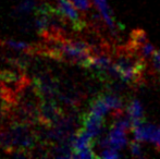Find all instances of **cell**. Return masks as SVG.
<instances>
[{"label": "cell", "mask_w": 160, "mask_h": 159, "mask_svg": "<svg viewBox=\"0 0 160 159\" xmlns=\"http://www.w3.org/2000/svg\"><path fill=\"white\" fill-rule=\"evenodd\" d=\"M71 1H72V0H71Z\"/></svg>", "instance_id": "obj_21"}, {"label": "cell", "mask_w": 160, "mask_h": 159, "mask_svg": "<svg viewBox=\"0 0 160 159\" xmlns=\"http://www.w3.org/2000/svg\"><path fill=\"white\" fill-rule=\"evenodd\" d=\"M2 44L6 45L9 48H12L18 51H24V52L28 53V55H34L35 46H36V45H31L28 44V42H18V40H13V39H7L4 42H2Z\"/></svg>", "instance_id": "obj_11"}, {"label": "cell", "mask_w": 160, "mask_h": 159, "mask_svg": "<svg viewBox=\"0 0 160 159\" xmlns=\"http://www.w3.org/2000/svg\"><path fill=\"white\" fill-rule=\"evenodd\" d=\"M156 146L160 147V125H159V136H158V141H157V144Z\"/></svg>", "instance_id": "obj_18"}, {"label": "cell", "mask_w": 160, "mask_h": 159, "mask_svg": "<svg viewBox=\"0 0 160 159\" xmlns=\"http://www.w3.org/2000/svg\"><path fill=\"white\" fill-rule=\"evenodd\" d=\"M114 64L117 66L119 72H120V82L127 84V83H131L135 81L139 71L138 66L134 60L131 59L128 56L121 55L117 59Z\"/></svg>", "instance_id": "obj_4"}, {"label": "cell", "mask_w": 160, "mask_h": 159, "mask_svg": "<svg viewBox=\"0 0 160 159\" xmlns=\"http://www.w3.org/2000/svg\"><path fill=\"white\" fill-rule=\"evenodd\" d=\"M152 63L154 69L157 72H160V52L158 50H156V52L152 55Z\"/></svg>", "instance_id": "obj_17"}, {"label": "cell", "mask_w": 160, "mask_h": 159, "mask_svg": "<svg viewBox=\"0 0 160 159\" xmlns=\"http://www.w3.org/2000/svg\"><path fill=\"white\" fill-rule=\"evenodd\" d=\"M112 110V108L110 107V105L108 104V102L106 100L105 96H100L97 97L96 99H94L89 105V110L88 113L94 116H98V117L105 118L106 116L109 115Z\"/></svg>", "instance_id": "obj_9"}, {"label": "cell", "mask_w": 160, "mask_h": 159, "mask_svg": "<svg viewBox=\"0 0 160 159\" xmlns=\"http://www.w3.org/2000/svg\"><path fill=\"white\" fill-rule=\"evenodd\" d=\"M125 112L132 121V124L138 123L144 120V113H145L144 106L141 102V100L137 98H133L128 102L127 108H125Z\"/></svg>", "instance_id": "obj_8"}, {"label": "cell", "mask_w": 160, "mask_h": 159, "mask_svg": "<svg viewBox=\"0 0 160 159\" xmlns=\"http://www.w3.org/2000/svg\"><path fill=\"white\" fill-rule=\"evenodd\" d=\"M84 127L83 129L94 138H99L103 134V118L98 117V116H94L91 113H87V116L84 119L83 123Z\"/></svg>", "instance_id": "obj_7"}, {"label": "cell", "mask_w": 160, "mask_h": 159, "mask_svg": "<svg viewBox=\"0 0 160 159\" xmlns=\"http://www.w3.org/2000/svg\"><path fill=\"white\" fill-rule=\"evenodd\" d=\"M156 52V49L152 44L149 42H145L141 46V56L144 59H152V55Z\"/></svg>", "instance_id": "obj_14"}, {"label": "cell", "mask_w": 160, "mask_h": 159, "mask_svg": "<svg viewBox=\"0 0 160 159\" xmlns=\"http://www.w3.org/2000/svg\"><path fill=\"white\" fill-rule=\"evenodd\" d=\"M132 137L134 141H138L142 143H150V144H157L159 136V127L154 123L141 121L138 123L132 124Z\"/></svg>", "instance_id": "obj_3"}, {"label": "cell", "mask_w": 160, "mask_h": 159, "mask_svg": "<svg viewBox=\"0 0 160 159\" xmlns=\"http://www.w3.org/2000/svg\"><path fill=\"white\" fill-rule=\"evenodd\" d=\"M159 149H160V147H159Z\"/></svg>", "instance_id": "obj_20"}, {"label": "cell", "mask_w": 160, "mask_h": 159, "mask_svg": "<svg viewBox=\"0 0 160 159\" xmlns=\"http://www.w3.org/2000/svg\"><path fill=\"white\" fill-rule=\"evenodd\" d=\"M57 9L59 12L65 17V20H69L72 23V26L75 31L82 30L85 26V23L81 20L78 9L74 6L71 0H57Z\"/></svg>", "instance_id": "obj_5"}, {"label": "cell", "mask_w": 160, "mask_h": 159, "mask_svg": "<svg viewBox=\"0 0 160 159\" xmlns=\"http://www.w3.org/2000/svg\"><path fill=\"white\" fill-rule=\"evenodd\" d=\"M38 0H18L17 6L13 8V15L15 17H24L35 11Z\"/></svg>", "instance_id": "obj_10"}, {"label": "cell", "mask_w": 160, "mask_h": 159, "mask_svg": "<svg viewBox=\"0 0 160 159\" xmlns=\"http://www.w3.org/2000/svg\"><path fill=\"white\" fill-rule=\"evenodd\" d=\"M95 157H98V155H96L95 152L93 151V148H86L73 154V158H78V159H88V158H95Z\"/></svg>", "instance_id": "obj_15"}, {"label": "cell", "mask_w": 160, "mask_h": 159, "mask_svg": "<svg viewBox=\"0 0 160 159\" xmlns=\"http://www.w3.org/2000/svg\"><path fill=\"white\" fill-rule=\"evenodd\" d=\"M38 110H39V123L46 127H51L63 117L61 108L56 99L40 98Z\"/></svg>", "instance_id": "obj_2"}, {"label": "cell", "mask_w": 160, "mask_h": 159, "mask_svg": "<svg viewBox=\"0 0 160 159\" xmlns=\"http://www.w3.org/2000/svg\"><path fill=\"white\" fill-rule=\"evenodd\" d=\"M72 2L74 3V6L82 12H87L89 11L92 6L91 0H72Z\"/></svg>", "instance_id": "obj_16"}, {"label": "cell", "mask_w": 160, "mask_h": 159, "mask_svg": "<svg viewBox=\"0 0 160 159\" xmlns=\"http://www.w3.org/2000/svg\"><path fill=\"white\" fill-rule=\"evenodd\" d=\"M128 148H130V153L133 157L142 158L144 156V151H143V146H142V142L133 140L132 142H130Z\"/></svg>", "instance_id": "obj_13"}, {"label": "cell", "mask_w": 160, "mask_h": 159, "mask_svg": "<svg viewBox=\"0 0 160 159\" xmlns=\"http://www.w3.org/2000/svg\"><path fill=\"white\" fill-rule=\"evenodd\" d=\"M99 158L102 159H118V158H122L123 155L121 154L120 151H117L114 148H103L100 149V153L98 154Z\"/></svg>", "instance_id": "obj_12"}, {"label": "cell", "mask_w": 160, "mask_h": 159, "mask_svg": "<svg viewBox=\"0 0 160 159\" xmlns=\"http://www.w3.org/2000/svg\"><path fill=\"white\" fill-rule=\"evenodd\" d=\"M92 2L95 6L97 11L99 12V14L101 15L103 23L108 27L110 34L116 36L118 34V25H117L116 20H114L112 9L110 8L109 3H108V0H92Z\"/></svg>", "instance_id": "obj_6"}, {"label": "cell", "mask_w": 160, "mask_h": 159, "mask_svg": "<svg viewBox=\"0 0 160 159\" xmlns=\"http://www.w3.org/2000/svg\"><path fill=\"white\" fill-rule=\"evenodd\" d=\"M132 129V121L128 116H122L113 122L109 132L102 137H99L96 145L99 151L103 148H114L117 151H123L130 145L127 132Z\"/></svg>", "instance_id": "obj_1"}, {"label": "cell", "mask_w": 160, "mask_h": 159, "mask_svg": "<svg viewBox=\"0 0 160 159\" xmlns=\"http://www.w3.org/2000/svg\"><path fill=\"white\" fill-rule=\"evenodd\" d=\"M158 51H159V52H160V49H159V50H158Z\"/></svg>", "instance_id": "obj_19"}]
</instances>
